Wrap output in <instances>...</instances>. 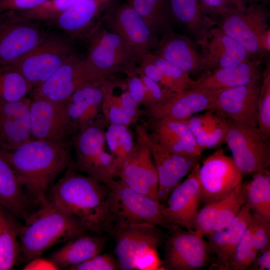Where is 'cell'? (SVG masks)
<instances>
[{"instance_id":"1","label":"cell","mask_w":270,"mask_h":270,"mask_svg":"<svg viewBox=\"0 0 270 270\" xmlns=\"http://www.w3.org/2000/svg\"><path fill=\"white\" fill-rule=\"evenodd\" d=\"M20 180L26 194L42 205L55 179L70 164L67 144L31 139L15 148L0 150Z\"/></svg>"},{"instance_id":"2","label":"cell","mask_w":270,"mask_h":270,"mask_svg":"<svg viewBox=\"0 0 270 270\" xmlns=\"http://www.w3.org/2000/svg\"><path fill=\"white\" fill-rule=\"evenodd\" d=\"M70 167L50 188L48 200L76 217L88 230L110 232L114 223L108 186Z\"/></svg>"},{"instance_id":"3","label":"cell","mask_w":270,"mask_h":270,"mask_svg":"<svg viewBox=\"0 0 270 270\" xmlns=\"http://www.w3.org/2000/svg\"><path fill=\"white\" fill-rule=\"evenodd\" d=\"M19 232L20 254L24 261L41 256L57 244L86 234L88 230L74 216L48 200L30 214Z\"/></svg>"},{"instance_id":"4","label":"cell","mask_w":270,"mask_h":270,"mask_svg":"<svg viewBox=\"0 0 270 270\" xmlns=\"http://www.w3.org/2000/svg\"><path fill=\"white\" fill-rule=\"evenodd\" d=\"M141 58L117 34L98 28L91 37L88 56L84 59L90 80L111 78L118 72H135Z\"/></svg>"},{"instance_id":"5","label":"cell","mask_w":270,"mask_h":270,"mask_svg":"<svg viewBox=\"0 0 270 270\" xmlns=\"http://www.w3.org/2000/svg\"><path fill=\"white\" fill-rule=\"evenodd\" d=\"M157 228L144 224L112 228L110 233L115 240L116 258L120 270H164L157 251L160 240Z\"/></svg>"},{"instance_id":"6","label":"cell","mask_w":270,"mask_h":270,"mask_svg":"<svg viewBox=\"0 0 270 270\" xmlns=\"http://www.w3.org/2000/svg\"><path fill=\"white\" fill-rule=\"evenodd\" d=\"M106 185L114 227L144 224L170 228L164 206L158 200L133 190L120 179L113 180Z\"/></svg>"},{"instance_id":"7","label":"cell","mask_w":270,"mask_h":270,"mask_svg":"<svg viewBox=\"0 0 270 270\" xmlns=\"http://www.w3.org/2000/svg\"><path fill=\"white\" fill-rule=\"evenodd\" d=\"M97 121L78 132L74 140L73 168L105 184L116 176L117 164L106 149L105 131Z\"/></svg>"},{"instance_id":"8","label":"cell","mask_w":270,"mask_h":270,"mask_svg":"<svg viewBox=\"0 0 270 270\" xmlns=\"http://www.w3.org/2000/svg\"><path fill=\"white\" fill-rule=\"evenodd\" d=\"M225 142L235 164L243 175L254 174L269 166V138L258 127L230 122Z\"/></svg>"},{"instance_id":"9","label":"cell","mask_w":270,"mask_h":270,"mask_svg":"<svg viewBox=\"0 0 270 270\" xmlns=\"http://www.w3.org/2000/svg\"><path fill=\"white\" fill-rule=\"evenodd\" d=\"M46 37L40 27L16 12H0V66L15 64Z\"/></svg>"},{"instance_id":"10","label":"cell","mask_w":270,"mask_h":270,"mask_svg":"<svg viewBox=\"0 0 270 270\" xmlns=\"http://www.w3.org/2000/svg\"><path fill=\"white\" fill-rule=\"evenodd\" d=\"M270 12L264 4H250L244 11L236 10L215 22L226 34L241 44L254 57L263 60L266 56L259 46V38L270 26Z\"/></svg>"},{"instance_id":"11","label":"cell","mask_w":270,"mask_h":270,"mask_svg":"<svg viewBox=\"0 0 270 270\" xmlns=\"http://www.w3.org/2000/svg\"><path fill=\"white\" fill-rule=\"evenodd\" d=\"M137 139L149 148L156 168L158 200H167L172 190L196 166L198 157L173 153L159 144L150 134L144 124L136 126Z\"/></svg>"},{"instance_id":"12","label":"cell","mask_w":270,"mask_h":270,"mask_svg":"<svg viewBox=\"0 0 270 270\" xmlns=\"http://www.w3.org/2000/svg\"><path fill=\"white\" fill-rule=\"evenodd\" d=\"M113 2L106 8L104 20L109 29L120 36L140 57L157 45V33L127 3Z\"/></svg>"},{"instance_id":"13","label":"cell","mask_w":270,"mask_h":270,"mask_svg":"<svg viewBox=\"0 0 270 270\" xmlns=\"http://www.w3.org/2000/svg\"><path fill=\"white\" fill-rule=\"evenodd\" d=\"M242 176L232 158L218 150L199 168L201 202L205 204L226 196L242 184Z\"/></svg>"},{"instance_id":"14","label":"cell","mask_w":270,"mask_h":270,"mask_svg":"<svg viewBox=\"0 0 270 270\" xmlns=\"http://www.w3.org/2000/svg\"><path fill=\"white\" fill-rule=\"evenodd\" d=\"M70 45L58 37L46 38L15 64L33 88L48 79L72 54Z\"/></svg>"},{"instance_id":"15","label":"cell","mask_w":270,"mask_h":270,"mask_svg":"<svg viewBox=\"0 0 270 270\" xmlns=\"http://www.w3.org/2000/svg\"><path fill=\"white\" fill-rule=\"evenodd\" d=\"M165 248L164 270H195L208 262L210 252L204 236L195 230H184L172 226Z\"/></svg>"},{"instance_id":"16","label":"cell","mask_w":270,"mask_h":270,"mask_svg":"<svg viewBox=\"0 0 270 270\" xmlns=\"http://www.w3.org/2000/svg\"><path fill=\"white\" fill-rule=\"evenodd\" d=\"M261 82L262 78L222 90L208 110L231 122L258 127V102Z\"/></svg>"},{"instance_id":"17","label":"cell","mask_w":270,"mask_h":270,"mask_svg":"<svg viewBox=\"0 0 270 270\" xmlns=\"http://www.w3.org/2000/svg\"><path fill=\"white\" fill-rule=\"evenodd\" d=\"M30 120L32 139L67 144L74 132L66 104L30 98Z\"/></svg>"},{"instance_id":"18","label":"cell","mask_w":270,"mask_h":270,"mask_svg":"<svg viewBox=\"0 0 270 270\" xmlns=\"http://www.w3.org/2000/svg\"><path fill=\"white\" fill-rule=\"evenodd\" d=\"M222 90L196 88L175 93L154 106L144 108L142 116L146 121L184 120L200 112L208 110Z\"/></svg>"},{"instance_id":"19","label":"cell","mask_w":270,"mask_h":270,"mask_svg":"<svg viewBox=\"0 0 270 270\" xmlns=\"http://www.w3.org/2000/svg\"><path fill=\"white\" fill-rule=\"evenodd\" d=\"M200 166L198 163L186 179L172 190L167 199V205L164 206V215L170 227L176 226L186 230H194L201 202Z\"/></svg>"},{"instance_id":"20","label":"cell","mask_w":270,"mask_h":270,"mask_svg":"<svg viewBox=\"0 0 270 270\" xmlns=\"http://www.w3.org/2000/svg\"><path fill=\"white\" fill-rule=\"evenodd\" d=\"M87 81L91 80L86 72L84 59L72 53L48 79L32 90L30 98L66 104L76 88Z\"/></svg>"},{"instance_id":"21","label":"cell","mask_w":270,"mask_h":270,"mask_svg":"<svg viewBox=\"0 0 270 270\" xmlns=\"http://www.w3.org/2000/svg\"><path fill=\"white\" fill-rule=\"evenodd\" d=\"M116 84L111 78L85 82L76 88L66 104L74 131L82 130L94 122L106 90Z\"/></svg>"},{"instance_id":"22","label":"cell","mask_w":270,"mask_h":270,"mask_svg":"<svg viewBox=\"0 0 270 270\" xmlns=\"http://www.w3.org/2000/svg\"><path fill=\"white\" fill-rule=\"evenodd\" d=\"M117 176L133 190L158 200L156 168L149 148L138 140Z\"/></svg>"},{"instance_id":"23","label":"cell","mask_w":270,"mask_h":270,"mask_svg":"<svg viewBox=\"0 0 270 270\" xmlns=\"http://www.w3.org/2000/svg\"><path fill=\"white\" fill-rule=\"evenodd\" d=\"M198 45L205 60L203 72L234 66L255 58L217 26L210 28Z\"/></svg>"},{"instance_id":"24","label":"cell","mask_w":270,"mask_h":270,"mask_svg":"<svg viewBox=\"0 0 270 270\" xmlns=\"http://www.w3.org/2000/svg\"><path fill=\"white\" fill-rule=\"evenodd\" d=\"M152 53L174 64L190 75L202 72L205 60L200 46L186 34L166 32Z\"/></svg>"},{"instance_id":"25","label":"cell","mask_w":270,"mask_h":270,"mask_svg":"<svg viewBox=\"0 0 270 270\" xmlns=\"http://www.w3.org/2000/svg\"><path fill=\"white\" fill-rule=\"evenodd\" d=\"M30 98L16 102L0 101V150H10L32 139Z\"/></svg>"},{"instance_id":"26","label":"cell","mask_w":270,"mask_h":270,"mask_svg":"<svg viewBox=\"0 0 270 270\" xmlns=\"http://www.w3.org/2000/svg\"><path fill=\"white\" fill-rule=\"evenodd\" d=\"M246 195V182H242L226 196L205 204L198 210L194 230L204 236L228 226L244 204Z\"/></svg>"},{"instance_id":"27","label":"cell","mask_w":270,"mask_h":270,"mask_svg":"<svg viewBox=\"0 0 270 270\" xmlns=\"http://www.w3.org/2000/svg\"><path fill=\"white\" fill-rule=\"evenodd\" d=\"M251 218L252 212L244 204L228 226L205 235L210 253L216 256L219 270H229L235 249Z\"/></svg>"},{"instance_id":"28","label":"cell","mask_w":270,"mask_h":270,"mask_svg":"<svg viewBox=\"0 0 270 270\" xmlns=\"http://www.w3.org/2000/svg\"><path fill=\"white\" fill-rule=\"evenodd\" d=\"M262 61L253 58L234 66L204 72L196 80L194 88L225 90L260 80Z\"/></svg>"},{"instance_id":"29","label":"cell","mask_w":270,"mask_h":270,"mask_svg":"<svg viewBox=\"0 0 270 270\" xmlns=\"http://www.w3.org/2000/svg\"><path fill=\"white\" fill-rule=\"evenodd\" d=\"M168 4L172 22L178 24L198 44L215 26L214 21L202 12L198 0H168Z\"/></svg>"},{"instance_id":"30","label":"cell","mask_w":270,"mask_h":270,"mask_svg":"<svg viewBox=\"0 0 270 270\" xmlns=\"http://www.w3.org/2000/svg\"><path fill=\"white\" fill-rule=\"evenodd\" d=\"M0 207L26 220L30 214L23 184L13 168L0 152Z\"/></svg>"},{"instance_id":"31","label":"cell","mask_w":270,"mask_h":270,"mask_svg":"<svg viewBox=\"0 0 270 270\" xmlns=\"http://www.w3.org/2000/svg\"><path fill=\"white\" fill-rule=\"evenodd\" d=\"M106 239L86 234L72 238L54 252L50 259L59 268H70L101 253Z\"/></svg>"},{"instance_id":"32","label":"cell","mask_w":270,"mask_h":270,"mask_svg":"<svg viewBox=\"0 0 270 270\" xmlns=\"http://www.w3.org/2000/svg\"><path fill=\"white\" fill-rule=\"evenodd\" d=\"M115 0H81L54 20L64 30L78 34L90 26L102 10Z\"/></svg>"},{"instance_id":"33","label":"cell","mask_w":270,"mask_h":270,"mask_svg":"<svg viewBox=\"0 0 270 270\" xmlns=\"http://www.w3.org/2000/svg\"><path fill=\"white\" fill-rule=\"evenodd\" d=\"M14 216L0 207V270H12L20 256L21 225Z\"/></svg>"},{"instance_id":"34","label":"cell","mask_w":270,"mask_h":270,"mask_svg":"<svg viewBox=\"0 0 270 270\" xmlns=\"http://www.w3.org/2000/svg\"><path fill=\"white\" fill-rule=\"evenodd\" d=\"M246 182L244 205L254 214L270 220V172L268 168L254 173Z\"/></svg>"},{"instance_id":"35","label":"cell","mask_w":270,"mask_h":270,"mask_svg":"<svg viewBox=\"0 0 270 270\" xmlns=\"http://www.w3.org/2000/svg\"><path fill=\"white\" fill-rule=\"evenodd\" d=\"M145 20L155 32L172 30L168 0H128L126 2Z\"/></svg>"},{"instance_id":"36","label":"cell","mask_w":270,"mask_h":270,"mask_svg":"<svg viewBox=\"0 0 270 270\" xmlns=\"http://www.w3.org/2000/svg\"><path fill=\"white\" fill-rule=\"evenodd\" d=\"M144 126L150 132L162 133L180 139L186 156H194L199 152L195 136L182 120L162 119L146 121Z\"/></svg>"},{"instance_id":"37","label":"cell","mask_w":270,"mask_h":270,"mask_svg":"<svg viewBox=\"0 0 270 270\" xmlns=\"http://www.w3.org/2000/svg\"><path fill=\"white\" fill-rule=\"evenodd\" d=\"M32 86L12 66H0V101L16 102L26 96Z\"/></svg>"},{"instance_id":"38","label":"cell","mask_w":270,"mask_h":270,"mask_svg":"<svg viewBox=\"0 0 270 270\" xmlns=\"http://www.w3.org/2000/svg\"><path fill=\"white\" fill-rule=\"evenodd\" d=\"M105 138L110 152L116 161L117 176L120 167L134 150L133 136L128 126L110 124L105 131Z\"/></svg>"},{"instance_id":"39","label":"cell","mask_w":270,"mask_h":270,"mask_svg":"<svg viewBox=\"0 0 270 270\" xmlns=\"http://www.w3.org/2000/svg\"><path fill=\"white\" fill-rule=\"evenodd\" d=\"M266 64L262 73L258 102V128L267 137L270 136V63Z\"/></svg>"},{"instance_id":"40","label":"cell","mask_w":270,"mask_h":270,"mask_svg":"<svg viewBox=\"0 0 270 270\" xmlns=\"http://www.w3.org/2000/svg\"><path fill=\"white\" fill-rule=\"evenodd\" d=\"M80 0H47L36 8L16 12L22 18L30 20H54Z\"/></svg>"},{"instance_id":"41","label":"cell","mask_w":270,"mask_h":270,"mask_svg":"<svg viewBox=\"0 0 270 270\" xmlns=\"http://www.w3.org/2000/svg\"><path fill=\"white\" fill-rule=\"evenodd\" d=\"M151 57L162 72L176 86L178 92L194 88L196 80L188 73L163 58L150 52Z\"/></svg>"},{"instance_id":"42","label":"cell","mask_w":270,"mask_h":270,"mask_svg":"<svg viewBox=\"0 0 270 270\" xmlns=\"http://www.w3.org/2000/svg\"><path fill=\"white\" fill-rule=\"evenodd\" d=\"M118 84L110 86L106 91L102 104V110L104 118L109 124L122 125L128 126L136 122L124 113L118 106L115 95L113 94L114 88Z\"/></svg>"},{"instance_id":"43","label":"cell","mask_w":270,"mask_h":270,"mask_svg":"<svg viewBox=\"0 0 270 270\" xmlns=\"http://www.w3.org/2000/svg\"><path fill=\"white\" fill-rule=\"evenodd\" d=\"M253 224L250 220L240 239L230 264L229 270H244L245 264L250 253L254 249Z\"/></svg>"},{"instance_id":"44","label":"cell","mask_w":270,"mask_h":270,"mask_svg":"<svg viewBox=\"0 0 270 270\" xmlns=\"http://www.w3.org/2000/svg\"><path fill=\"white\" fill-rule=\"evenodd\" d=\"M202 12L214 22L224 14L236 10H244L237 0H198Z\"/></svg>"},{"instance_id":"45","label":"cell","mask_w":270,"mask_h":270,"mask_svg":"<svg viewBox=\"0 0 270 270\" xmlns=\"http://www.w3.org/2000/svg\"><path fill=\"white\" fill-rule=\"evenodd\" d=\"M135 72L141 78L145 86L146 94L142 104L145 108L154 106L175 94L166 90L136 69Z\"/></svg>"},{"instance_id":"46","label":"cell","mask_w":270,"mask_h":270,"mask_svg":"<svg viewBox=\"0 0 270 270\" xmlns=\"http://www.w3.org/2000/svg\"><path fill=\"white\" fill-rule=\"evenodd\" d=\"M70 270H120L116 258L108 254H96L88 260L72 266Z\"/></svg>"},{"instance_id":"47","label":"cell","mask_w":270,"mask_h":270,"mask_svg":"<svg viewBox=\"0 0 270 270\" xmlns=\"http://www.w3.org/2000/svg\"><path fill=\"white\" fill-rule=\"evenodd\" d=\"M253 224V246L260 252L270 246V220L252 212Z\"/></svg>"},{"instance_id":"48","label":"cell","mask_w":270,"mask_h":270,"mask_svg":"<svg viewBox=\"0 0 270 270\" xmlns=\"http://www.w3.org/2000/svg\"><path fill=\"white\" fill-rule=\"evenodd\" d=\"M230 122L214 114L206 149L216 147L225 141Z\"/></svg>"},{"instance_id":"49","label":"cell","mask_w":270,"mask_h":270,"mask_svg":"<svg viewBox=\"0 0 270 270\" xmlns=\"http://www.w3.org/2000/svg\"><path fill=\"white\" fill-rule=\"evenodd\" d=\"M126 90L140 106L142 105L146 94L145 86L141 78L135 72L127 74Z\"/></svg>"},{"instance_id":"50","label":"cell","mask_w":270,"mask_h":270,"mask_svg":"<svg viewBox=\"0 0 270 270\" xmlns=\"http://www.w3.org/2000/svg\"><path fill=\"white\" fill-rule=\"evenodd\" d=\"M47 0H0V12H22L36 8Z\"/></svg>"},{"instance_id":"51","label":"cell","mask_w":270,"mask_h":270,"mask_svg":"<svg viewBox=\"0 0 270 270\" xmlns=\"http://www.w3.org/2000/svg\"><path fill=\"white\" fill-rule=\"evenodd\" d=\"M206 113V120L199 134L195 137L199 148L202 151L206 149L210 130L214 120V114L208 110Z\"/></svg>"},{"instance_id":"52","label":"cell","mask_w":270,"mask_h":270,"mask_svg":"<svg viewBox=\"0 0 270 270\" xmlns=\"http://www.w3.org/2000/svg\"><path fill=\"white\" fill-rule=\"evenodd\" d=\"M270 246L258 252L256 258L250 266L248 268H250V270H270Z\"/></svg>"},{"instance_id":"53","label":"cell","mask_w":270,"mask_h":270,"mask_svg":"<svg viewBox=\"0 0 270 270\" xmlns=\"http://www.w3.org/2000/svg\"><path fill=\"white\" fill-rule=\"evenodd\" d=\"M25 270H60L58 266L50 260L42 258L41 256L34 258L24 266Z\"/></svg>"},{"instance_id":"54","label":"cell","mask_w":270,"mask_h":270,"mask_svg":"<svg viewBox=\"0 0 270 270\" xmlns=\"http://www.w3.org/2000/svg\"><path fill=\"white\" fill-rule=\"evenodd\" d=\"M206 120V113L202 115H194L182 120L187 125L192 133L196 137L202 129Z\"/></svg>"},{"instance_id":"55","label":"cell","mask_w":270,"mask_h":270,"mask_svg":"<svg viewBox=\"0 0 270 270\" xmlns=\"http://www.w3.org/2000/svg\"><path fill=\"white\" fill-rule=\"evenodd\" d=\"M118 96V100L122 104L130 108H140V104L134 100L127 90Z\"/></svg>"},{"instance_id":"56","label":"cell","mask_w":270,"mask_h":270,"mask_svg":"<svg viewBox=\"0 0 270 270\" xmlns=\"http://www.w3.org/2000/svg\"><path fill=\"white\" fill-rule=\"evenodd\" d=\"M259 46L262 52L266 56L270 52V28H268L260 36Z\"/></svg>"},{"instance_id":"57","label":"cell","mask_w":270,"mask_h":270,"mask_svg":"<svg viewBox=\"0 0 270 270\" xmlns=\"http://www.w3.org/2000/svg\"><path fill=\"white\" fill-rule=\"evenodd\" d=\"M239 3L244 7H246V4L248 2V0H237Z\"/></svg>"},{"instance_id":"58","label":"cell","mask_w":270,"mask_h":270,"mask_svg":"<svg viewBox=\"0 0 270 270\" xmlns=\"http://www.w3.org/2000/svg\"><path fill=\"white\" fill-rule=\"evenodd\" d=\"M263 4H267L268 2V0H262Z\"/></svg>"},{"instance_id":"59","label":"cell","mask_w":270,"mask_h":270,"mask_svg":"<svg viewBox=\"0 0 270 270\" xmlns=\"http://www.w3.org/2000/svg\"><path fill=\"white\" fill-rule=\"evenodd\" d=\"M257 0H248V2H250V4L255 3L256 2Z\"/></svg>"}]
</instances>
